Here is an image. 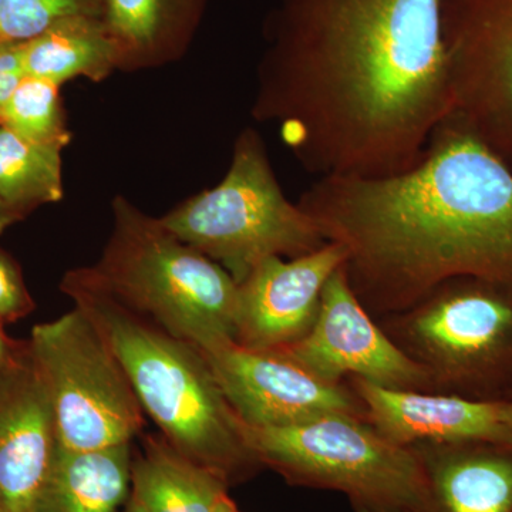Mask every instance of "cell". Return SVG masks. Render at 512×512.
I'll return each instance as SVG.
<instances>
[{"label": "cell", "mask_w": 512, "mask_h": 512, "mask_svg": "<svg viewBox=\"0 0 512 512\" xmlns=\"http://www.w3.org/2000/svg\"><path fill=\"white\" fill-rule=\"evenodd\" d=\"M265 37L252 116L318 178L402 174L453 111L441 0H279Z\"/></svg>", "instance_id": "obj_1"}, {"label": "cell", "mask_w": 512, "mask_h": 512, "mask_svg": "<svg viewBox=\"0 0 512 512\" xmlns=\"http://www.w3.org/2000/svg\"><path fill=\"white\" fill-rule=\"evenodd\" d=\"M298 204L345 248L350 288L375 318L454 278L512 288V170L451 117L410 170L318 178Z\"/></svg>", "instance_id": "obj_2"}, {"label": "cell", "mask_w": 512, "mask_h": 512, "mask_svg": "<svg viewBox=\"0 0 512 512\" xmlns=\"http://www.w3.org/2000/svg\"><path fill=\"white\" fill-rule=\"evenodd\" d=\"M60 288L120 360L144 413L168 443L229 485L261 467L197 346L128 309L101 289L86 268L67 272Z\"/></svg>", "instance_id": "obj_3"}, {"label": "cell", "mask_w": 512, "mask_h": 512, "mask_svg": "<svg viewBox=\"0 0 512 512\" xmlns=\"http://www.w3.org/2000/svg\"><path fill=\"white\" fill-rule=\"evenodd\" d=\"M113 225L90 278L128 309L198 349L235 340L239 285L202 254L117 195Z\"/></svg>", "instance_id": "obj_4"}, {"label": "cell", "mask_w": 512, "mask_h": 512, "mask_svg": "<svg viewBox=\"0 0 512 512\" xmlns=\"http://www.w3.org/2000/svg\"><path fill=\"white\" fill-rule=\"evenodd\" d=\"M160 220L237 284L265 259L299 258L329 242L299 204L286 198L254 127L238 134L220 184L181 202Z\"/></svg>", "instance_id": "obj_5"}, {"label": "cell", "mask_w": 512, "mask_h": 512, "mask_svg": "<svg viewBox=\"0 0 512 512\" xmlns=\"http://www.w3.org/2000/svg\"><path fill=\"white\" fill-rule=\"evenodd\" d=\"M390 339L429 373L433 392L512 400V288L454 278L407 309L380 319Z\"/></svg>", "instance_id": "obj_6"}, {"label": "cell", "mask_w": 512, "mask_h": 512, "mask_svg": "<svg viewBox=\"0 0 512 512\" xmlns=\"http://www.w3.org/2000/svg\"><path fill=\"white\" fill-rule=\"evenodd\" d=\"M238 429L256 463L288 483L339 491L350 503L384 512H417L426 477L413 447L384 437L366 419L325 414L288 427Z\"/></svg>", "instance_id": "obj_7"}, {"label": "cell", "mask_w": 512, "mask_h": 512, "mask_svg": "<svg viewBox=\"0 0 512 512\" xmlns=\"http://www.w3.org/2000/svg\"><path fill=\"white\" fill-rule=\"evenodd\" d=\"M28 343L49 393L60 447L92 451L133 443L146 413L92 320L74 306L36 325Z\"/></svg>", "instance_id": "obj_8"}, {"label": "cell", "mask_w": 512, "mask_h": 512, "mask_svg": "<svg viewBox=\"0 0 512 512\" xmlns=\"http://www.w3.org/2000/svg\"><path fill=\"white\" fill-rule=\"evenodd\" d=\"M453 111L512 170V0H441Z\"/></svg>", "instance_id": "obj_9"}, {"label": "cell", "mask_w": 512, "mask_h": 512, "mask_svg": "<svg viewBox=\"0 0 512 512\" xmlns=\"http://www.w3.org/2000/svg\"><path fill=\"white\" fill-rule=\"evenodd\" d=\"M272 352L323 382L360 377L387 389L434 393L426 369L390 339L350 288L345 264L325 285L312 329L298 342Z\"/></svg>", "instance_id": "obj_10"}, {"label": "cell", "mask_w": 512, "mask_h": 512, "mask_svg": "<svg viewBox=\"0 0 512 512\" xmlns=\"http://www.w3.org/2000/svg\"><path fill=\"white\" fill-rule=\"evenodd\" d=\"M235 414L254 427H288L325 416L366 419L349 384L328 383L272 350H255L234 339L200 349Z\"/></svg>", "instance_id": "obj_11"}, {"label": "cell", "mask_w": 512, "mask_h": 512, "mask_svg": "<svg viewBox=\"0 0 512 512\" xmlns=\"http://www.w3.org/2000/svg\"><path fill=\"white\" fill-rule=\"evenodd\" d=\"M336 242L299 258L279 256L255 266L239 285L235 342L255 350H276L302 339L319 315L330 276L346 262Z\"/></svg>", "instance_id": "obj_12"}, {"label": "cell", "mask_w": 512, "mask_h": 512, "mask_svg": "<svg viewBox=\"0 0 512 512\" xmlns=\"http://www.w3.org/2000/svg\"><path fill=\"white\" fill-rule=\"evenodd\" d=\"M59 450L46 384L28 340L0 370V512H32Z\"/></svg>", "instance_id": "obj_13"}, {"label": "cell", "mask_w": 512, "mask_h": 512, "mask_svg": "<svg viewBox=\"0 0 512 512\" xmlns=\"http://www.w3.org/2000/svg\"><path fill=\"white\" fill-rule=\"evenodd\" d=\"M349 386L365 407L366 420L400 446L430 441L512 440L501 421L500 403L387 389L360 377H349Z\"/></svg>", "instance_id": "obj_14"}, {"label": "cell", "mask_w": 512, "mask_h": 512, "mask_svg": "<svg viewBox=\"0 0 512 512\" xmlns=\"http://www.w3.org/2000/svg\"><path fill=\"white\" fill-rule=\"evenodd\" d=\"M426 477L417 512H512V440L414 444Z\"/></svg>", "instance_id": "obj_15"}, {"label": "cell", "mask_w": 512, "mask_h": 512, "mask_svg": "<svg viewBox=\"0 0 512 512\" xmlns=\"http://www.w3.org/2000/svg\"><path fill=\"white\" fill-rule=\"evenodd\" d=\"M210 0H103L119 70L160 67L184 55Z\"/></svg>", "instance_id": "obj_16"}, {"label": "cell", "mask_w": 512, "mask_h": 512, "mask_svg": "<svg viewBox=\"0 0 512 512\" xmlns=\"http://www.w3.org/2000/svg\"><path fill=\"white\" fill-rule=\"evenodd\" d=\"M131 444L92 451L59 446L32 512H119L131 491Z\"/></svg>", "instance_id": "obj_17"}, {"label": "cell", "mask_w": 512, "mask_h": 512, "mask_svg": "<svg viewBox=\"0 0 512 512\" xmlns=\"http://www.w3.org/2000/svg\"><path fill=\"white\" fill-rule=\"evenodd\" d=\"M228 481L184 456L161 434L144 437L131 463L130 494L148 512H215Z\"/></svg>", "instance_id": "obj_18"}, {"label": "cell", "mask_w": 512, "mask_h": 512, "mask_svg": "<svg viewBox=\"0 0 512 512\" xmlns=\"http://www.w3.org/2000/svg\"><path fill=\"white\" fill-rule=\"evenodd\" d=\"M22 62L26 76L57 86L77 77L103 82L119 70V52L103 18L74 16L22 42Z\"/></svg>", "instance_id": "obj_19"}, {"label": "cell", "mask_w": 512, "mask_h": 512, "mask_svg": "<svg viewBox=\"0 0 512 512\" xmlns=\"http://www.w3.org/2000/svg\"><path fill=\"white\" fill-rule=\"evenodd\" d=\"M62 151L0 126V198L20 218L63 198Z\"/></svg>", "instance_id": "obj_20"}, {"label": "cell", "mask_w": 512, "mask_h": 512, "mask_svg": "<svg viewBox=\"0 0 512 512\" xmlns=\"http://www.w3.org/2000/svg\"><path fill=\"white\" fill-rule=\"evenodd\" d=\"M0 126L40 146H69L72 133L60 99V86L25 76L8 100L0 106Z\"/></svg>", "instance_id": "obj_21"}, {"label": "cell", "mask_w": 512, "mask_h": 512, "mask_svg": "<svg viewBox=\"0 0 512 512\" xmlns=\"http://www.w3.org/2000/svg\"><path fill=\"white\" fill-rule=\"evenodd\" d=\"M103 18V0H0V43H22L60 20Z\"/></svg>", "instance_id": "obj_22"}, {"label": "cell", "mask_w": 512, "mask_h": 512, "mask_svg": "<svg viewBox=\"0 0 512 512\" xmlns=\"http://www.w3.org/2000/svg\"><path fill=\"white\" fill-rule=\"evenodd\" d=\"M36 305L26 288L15 259L0 249V322L13 323L26 318Z\"/></svg>", "instance_id": "obj_23"}, {"label": "cell", "mask_w": 512, "mask_h": 512, "mask_svg": "<svg viewBox=\"0 0 512 512\" xmlns=\"http://www.w3.org/2000/svg\"><path fill=\"white\" fill-rule=\"evenodd\" d=\"M22 43H0V106L25 77Z\"/></svg>", "instance_id": "obj_24"}, {"label": "cell", "mask_w": 512, "mask_h": 512, "mask_svg": "<svg viewBox=\"0 0 512 512\" xmlns=\"http://www.w3.org/2000/svg\"><path fill=\"white\" fill-rule=\"evenodd\" d=\"M20 342L22 340L9 338L5 332V323L0 322V370L8 365L15 353L18 352Z\"/></svg>", "instance_id": "obj_25"}, {"label": "cell", "mask_w": 512, "mask_h": 512, "mask_svg": "<svg viewBox=\"0 0 512 512\" xmlns=\"http://www.w3.org/2000/svg\"><path fill=\"white\" fill-rule=\"evenodd\" d=\"M20 220H22V218H20L15 211L10 210L8 205L5 204V201L0 198V235Z\"/></svg>", "instance_id": "obj_26"}, {"label": "cell", "mask_w": 512, "mask_h": 512, "mask_svg": "<svg viewBox=\"0 0 512 512\" xmlns=\"http://www.w3.org/2000/svg\"><path fill=\"white\" fill-rule=\"evenodd\" d=\"M500 417L501 421L512 437V400L508 402H500Z\"/></svg>", "instance_id": "obj_27"}, {"label": "cell", "mask_w": 512, "mask_h": 512, "mask_svg": "<svg viewBox=\"0 0 512 512\" xmlns=\"http://www.w3.org/2000/svg\"><path fill=\"white\" fill-rule=\"evenodd\" d=\"M120 512H148L146 508L143 507L136 498L133 497V495L130 494V497H128V500L126 501V505H124L123 510Z\"/></svg>", "instance_id": "obj_28"}, {"label": "cell", "mask_w": 512, "mask_h": 512, "mask_svg": "<svg viewBox=\"0 0 512 512\" xmlns=\"http://www.w3.org/2000/svg\"><path fill=\"white\" fill-rule=\"evenodd\" d=\"M215 512H241L237 507V504L229 498V495L221 501V504L218 505L217 511Z\"/></svg>", "instance_id": "obj_29"}, {"label": "cell", "mask_w": 512, "mask_h": 512, "mask_svg": "<svg viewBox=\"0 0 512 512\" xmlns=\"http://www.w3.org/2000/svg\"><path fill=\"white\" fill-rule=\"evenodd\" d=\"M353 510L355 512H384L382 510H375V508L365 507V505L353 504Z\"/></svg>", "instance_id": "obj_30"}]
</instances>
